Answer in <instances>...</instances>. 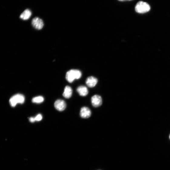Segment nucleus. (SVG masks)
Instances as JSON below:
<instances>
[{
	"mask_svg": "<svg viewBox=\"0 0 170 170\" xmlns=\"http://www.w3.org/2000/svg\"><path fill=\"white\" fill-rule=\"evenodd\" d=\"M82 76L81 72L78 70L72 69L68 71L66 74V80L69 83H72L75 79H78Z\"/></svg>",
	"mask_w": 170,
	"mask_h": 170,
	"instance_id": "1",
	"label": "nucleus"
},
{
	"mask_svg": "<svg viewBox=\"0 0 170 170\" xmlns=\"http://www.w3.org/2000/svg\"><path fill=\"white\" fill-rule=\"evenodd\" d=\"M135 9L137 12L143 14L148 12L150 10V7L148 3L140 1L136 5Z\"/></svg>",
	"mask_w": 170,
	"mask_h": 170,
	"instance_id": "2",
	"label": "nucleus"
},
{
	"mask_svg": "<svg viewBox=\"0 0 170 170\" xmlns=\"http://www.w3.org/2000/svg\"><path fill=\"white\" fill-rule=\"evenodd\" d=\"M25 99V97L23 95L17 94L12 97L10 100L9 102L11 106L14 107L18 103H23Z\"/></svg>",
	"mask_w": 170,
	"mask_h": 170,
	"instance_id": "3",
	"label": "nucleus"
},
{
	"mask_svg": "<svg viewBox=\"0 0 170 170\" xmlns=\"http://www.w3.org/2000/svg\"><path fill=\"white\" fill-rule=\"evenodd\" d=\"M32 24L34 28L38 30L42 29L44 25L43 20L38 17L35 18L32 20Z\"/></svg>",
	"mask_w": 170,
	"mask_h": 170,
	"instance_id": "4",
	"label": "nucleus"
},
{
	"mask_svg": "<svg viewBox=\"0 0 170 170\" xmlns=\"http://www.w3.org/2000/svg\"><path fill=\"white\" fill-rule=\"evenodd\" d=\"M91 102L93 106L95 107H98L101 106L102 103L101 97L98 95H95L92 97Z\"/></svg>",
	"mask_w": 170,
	"mask_h": 170,
	"instance_id": "5",
	"label": "nucleus"
},
{
	"mask_svg": "<svg viewBox=\"0 0 170 170\" xmlns=\"http://www.w3.org/2000/svg\"><path fill=\"white\" fill-rule=\"evenodd\" d=\"M54 106L56 109L62 111L65 109L66 104L65 102L62 100H56L54 103Z\"/></svg>",
	"mask_w": 170,
	"mask_h": 170,
	"instance_id": "6",
	"label": "nucleus"
},
{
	"mask_svg": "<svg viewBox=\"0 0 170 170\" xmlns=\"http://www.w3.org/2000/svg\"><path fill=\"white\" fill-rule=\"evenodd\" d=\"M92 113L90 109L86 107H83L81 109L80 111V116L84 118H87L90 117Z\"/></svg>",
	"mask_w": 170,
	"mask_h": 170,
	"instance_id": "7",
	"label": "nucleus"
},
{
	"mask_svg": "<svg viewBox=\"0 0 170 170\" xmlns=\"http://www.w3.org/2000/svg\"><path fill=\"white\" fill-rule=\"evenodd\" d=\"M98 82V80L96 78L91 76L88 77L87 79L86 83L88 87L92 88L96 85Z\"/></svg>",
	"mask_w": 170,
	"mask_h": 170,
	"instance_id": "8",
	"label": "nucleus"
},
{
	"mask_svg": "<svg viewBox=\"0 0 170 170\" xmlns=\"http://www.w3.org/2000/svg\"><path fill=\"white\" fill-rule=\"evenodd\" d=\"M77 92L80 95L82 96H86L88 93L87 88L84 86L78 87L77 88Z\"/></svg>",
	"mask_w": 170,
	"mask_h": 170,
	"instance_id": "9",
	"label": "nucleus"
},
{
	"mask_svg": "<svg viewBox=\"0 0 170 170\" xmlns=\"http://www.w3.org/2000/svg\"><path fill=\"white\" fill-rule=\"evenodd\" d=\"M72 92V89L71 87L69 86H67L65 88L63 95L65 98L69 99L71 97Z\"/></svg>",
	"mask_w": 170,
	"mask_h": 170,
	"instance_id": "10",
	"label": "nucleus"
},
{
	"mask_svg": "<svg viewBox=\"0 0 170 170\" xmlns=\"http://www.w3.org/2000/svg\"><path fill=\"white\" fill-rule=\"evenodd\" d=\"M32 12L29 9H26L22 13L20 16V18L23 20H26L28 19L31 17Z\"/></svg>",
	"mask_w": 170,
	"mask_h": 170,
	"instance_id": "11",
	"label": "nucleus"
},
{
	"mask_svg": "<svg viewBox=\"0 0 170 170\" xmlns=\"http://www.w3.org/2000/svg\"><path fill=\"white\" fill-rule=\"evenodd\" d=\"M44 98L42 96H38L35 97L32 100V102L36 103H40L44 101Z\"/></svg>",
	"mask_w": 170,
	"mask_h": 170,
	"instance_id": "12",
	"label": "nucleus"
},
{
	"mask_svg": "<svg viewBox=\"0 0 170 170\" xmlns=\"http://www.w3.org/2000/svg\"><path fill=\"white\" fill-rule=\"evenodd\" d=\"M36 121H41L42 119V116L41 115L38 114L35 117Z\"/></svg>",
	"mask_w": 170,
	"mask_h": 170,
	"instance_id": "13",
	"label": "nucleus"
},
{
	"mask_svg": "<svg viewBox=\"0 0 170 170\" xmlns=\"http://www.w3.org/2000/svg\"><path fill=\"white\" fill-rule=\"evenodd\" d=\"M29 121L31 123H34L36 121L35 118L33 117H30L29 118Z\"/></svg>",
	"mask_w": 170,
	"mask_h": 170,
	"instance_id": "14",
	"label": "nucleus"
},
{
	"mask_svg": "<svg viewBox=\"0 0 170 170\" xmlns=\"http://www.w3.org/2000/svg\"><path fill=\"white\" fill-rule=\"evenodd\" d=\"M118 1L120 2H125V0H118Z\"/></svg>",
	"mask_w": 170,
	"mask_h": 170,
	"instance_id": "15",
	"label": "nucleus"
},
{
	"mask_svg": "<svg viewBox=\"0 0 170 170\" xmlns=\"http://www.w3.org/2000/svg\"><path fill=\"white\" fill-rule=\"evenodd\" d=\"M133 1V0H125V1Z\"/></svg>",
	"mask_w": 170,
	"mask_h": 170,
	"instance_id": "16",
	"label": "nucleus"
},
{
	"mask_svg": "<svg viewBox=\"0 0 170 170\" xmlns=\"http://www.w3.org/2000/svg\"></svg>",
	"mask_w": 170,
	"mask_h": 170,
	"instance_id": "17",
	"label": "nucleus"
}]
</instances>
